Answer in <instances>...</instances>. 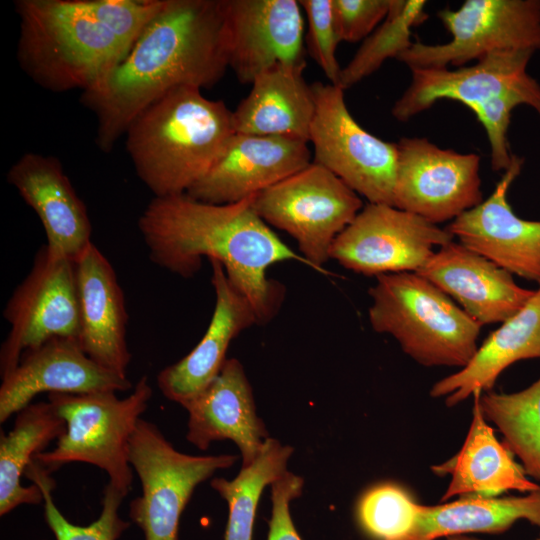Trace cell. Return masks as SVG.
Listing matches in <instances>:
<instances>
[{
	"label": "cell",
	"mask_w": 540,
	"mask_h": 540,
	"mask_svg": "<svg viewBox=\"0 0 540 540\" xmlns=\"http://www.w3.org/2000/svg\"><path fill=\"white\" fill-rule=\"evenodd\" d=\"M131 387L127 376L92 360L77 339L54 338L24 352L16 368L2 378L0 423L31 404L40 393H117Z\"/></svg>",
	"instance_id": "obj_16"
},
{
	"label": "cell",
	"mask_w": 540,
	"mask_h": 540,
	"mask_svg": "<svg viewBox=\"0 0 540 540\" xmlns=\"http://www.w3.org/2000/svg\"><path fill=\"white\" fill-rule=\"evenodd\" d=\"M182 406L188 412L187 440L199 450L231 440L240 450L242 466L256 459L269 437L244 368L235 358L227 359L216 378Z\"/></svg>",
	"instance_id": "obj_21"
},
{
	"label": "cell",
	"mask_w": 540,
	"mask_h": 540,
	"mask_svg": "<svg viewBox=\"0 0 540 540\" xmlns=\"http://www.w3.org/2000/svg\"><path fill=\"white\" fill-rule=\"evenodd\" d=\"M480 391L474 392L472 420L465 442L448 461L432 466L438 475H451L441 501L454 496L497 497L508 491L529 493L540 489L530 480L514 455L495 436L479 404Z\"/></svg>",
	"instance_id": "obj_24"
},
{
	"label": "cell",
	"mask_w": 540,
	"mask_h": 540,
	"mask_svg": "<svg viewBox=\"0 0 540 540\" xmlns=\"http://www.w3.org/2000/svg\"><path fill=\"white\" fill-rule=\"evenodd\" d=\"M164 0H17V60L51 92L92 88L130 52Z\"/></svg>",
	"instance_id": "obj_3"
},
{
	"label": "cell",
	"mask_w": 540,
	"mask_h": 540,
	"mask_svg": "<svg viewBox=\"0 0 540 540\" xmlns=\"http://www.w3.org/2000/svg\"><path fill=\"white\" fill-rule=\"evenodd\" d=\"M362 204L354 190L315 162L255 194L253 201L256 213L291 235L310 268L323 274L334 240L355 219Z\"/></svg>",
	"instance_id": "obj_8"
},
{
	"label": "cell",
	"mask_w": 540,
	"mask_h": 540,
	"mask_svg": "<svg viewBox=\"0 0 540 540\" xmlns=\"http://www.w3.org/2000/svg\"><path fill=\"white\" fill-rule=\"evenodd\" d=\"M479 404L485 419L501 432L504 444L540 485V378L514 393L488 391Z\"/></svg>",
	"instance_id": "obj_30"
},
{
	"label": "cell",
	"mask_w": 540,
	"mask_h": 540,
	"mask_svg": "<svg viewBox=\"0 0 540 540\" xmlns=\"http://www.w3.org/2000/svg\"><path fill=\"white\" fill-rule=\"evenodd\" d=\"M453 241L445 228L387 204L369 203L336 237L330 259L367 276L418 272L434 247Z\"/></svg>",
	"instance_id": "obj_12"
},
{
	"label": "cell",
	"mask_w": 540,
	"mask_h": 540,
	"mask_svg": "<svg viewBox=\"0 0 540 540\" xmlns=\"http://www.w3.org/2000/svg\"><path fill=\"white\" fill-rule=\"evenodd\" d=\"M237 460L232 454L180 452L157 425L141 418L129 444L130 465L142 489L130 503V519L145 540H178L181 515L196 487Z\"/></svg>",
	"instance_id": "obj_7"
},
{
	"label": "cell",
	"mask_w": 540,
	"mask_h": 540,
	"mask_svg": "<svg viewBox=\"0 0 540 540\" xmlns=\"http://www.w3.org/2000/svg\"><path fill=\"white\" fill-rule=\"evenodd\" d=\"M7 181L39 217L51 249L75 260L92 243L87 208L57 157L27 152Z\"/></svg>",
	"instance_id": "obj_22"
},
{
	"label": "cell",
	"mask_w": 540,
	"mask_h": 540,
	"mask_svg": "<svg viewBox=\"0 0 540 540\" xmlns=\"http://www.w3.org/2000/svg\"><path fill=\"white\" fill-rule=\"evenodd\" d=\"M229 67L252 83L277 65H306L304 21L296 0H225Z\"/></svg>",
	"instance_id": "obj_15"
},
{
	"label": "cell",
	"mask_w": 540,
	"mask_h": 540,
	"mask_svg": "<svg viewBox=\"0 0 540 540\" xmlns=\"http://www.w3.org/2000/svg\"><path fill=\"white\" fill-rule=\"evenodd\" d=\"M306 65H277L258 75L233 111L235 132L309 142L315 100L303 77Z\"/></svg>",
	"instance_id": "obj_25"
},
{
	"label": "cell",
	"mask_w": 540,
	"mask_h": 540,
	"mask_svg": "<svg viewBox=\"0 0 540 540\" xmlns=\"http://www.w3.org/2000/svg\"><path fill=\"white\" fill-rule=\"evenodd\" d=\"M294 449L268 437L256 457L242 466L232 480L213 478L211 487L227 502L228 520L224 540H252L259 499L266 486L271 485L287 470Z\"/></svg>",
	"instance_id": "obj_29"
},
{
	"label": "cell",
	"mask_w": 540,
	"mask_h": 540,
	"mask_svg": "<svg viewBox=\"0 0 540 540\" xmlns=\"http://www.w3.org/2000/svg\"><path fill=\"white\" fill-rule=\"evenodd\" d=\"M66 429L63 418L49 402L31 403L18 413L13 428L0 437V515L20 505L43 502L38 485L25 487L21 477L36 455Z\"/></svg>",
	"instance_id": "obj_28"
},
{
	"label": "cell",
	"mask_w": 540,
	"mask_h": 540,
	"mask_svg": "<svg viewBox=\"0 0 540 540\" xmlns=\"http://www.w3.org/2000/svg\"><path fill=\"white\" fill-rule=\"evenodd\" d=\"M426 1L392 0L383 22L369 35L341 70L337 86L343 90L377 71L385 60L395 58L411 45V29L427 18Z\"/></svg>",
	"instance_id": "obj_31"
},
{
	"label": "cell",
	"mask_w": 540,
	"mask_h": 540,
	"mask_svg": "<svg viewBox=\"0 0 540 540\" xmlns=\"http://www.w3.org/2000/svg\"><path fill=\"white\" fill-rule=\"evenodd\" d=\"M315 113L309 142L315 163L325 167L369 203L393 206L397 144L365 130L349 112L344 90L314 82Z\"/></svg>",
	"instance_id": "obj_9"
},
{
	"label": "cell",
	"mask_w": 540,
	"mask_h": 540,
	"mask_svg": "<svg viewBox=\"0 0 540 540\" xmlns=\"http://www.w3.org/2000/svg\"><path fill=\"white\" fill-rule=\"evenodd\" d=\"M369 295L372 328L392 335L419 364L462 369L475 355L482 325L420 274L379 275Z\"/></svg>",
	"instance_id": "obj_5"
},
{
	"label": "cell",
	"mask_w": 540,
	"mask_h": 540,
	"mask_svg": "<svg viewBox=\"0 0 540 540\" xmlns=\"http://www.w3.org/2000/svg\"><path fill=\"white\" fill-rule=\"evenodd\" d=\"M540 527V489L524 496H462L453 502L418 504L415 523L402 540H435L468 533H502L518 520Z\"/></svg>",
	"instance_id": "obj_27"
},
{
	"label": "cell",
	"mask_w": 540,
	"mask_h": 540,
	"mask_svg": "<svg viewBox=\"0 0 540 540\" xmlns=\"http://www.w3.org/2000/svg\"><path fill=\"white\" fill-rule=\"evenodd\" d=\"M43 493L44 517L56 540H118L130 523L119 515V507L125 498L111 484L104 489L99 517L86 526L70 522L56 506L50 472L33 461L25 472Z\"/></svg>",
	"instance_id": "obj_32"
},
{
	"label": "cell",
	"mask_w": 540,
	"mask_h": 540,
	"mask_svg": "<svg viewBox=\"0 0 540 540\" xmlns=\"http://www.w3.org/2000/svg\"><path fill=\"white\" fill-rule=\"evenodd\" d=\"M311 163L305 140L235 132L209 172L186 193L212 204L257 194Z\"/></svg>",
	"instance_id": "obj_17"
},
{
	"label": "cell",
	"mask_w": 540,
	"mask_h": 540,
	"mask_svg": "<svg viewBox=\"0 0 540 540\" xmlns=\"http://www.w3.org/2000/svg\"><path fill=\"white\" fill-rule=\"evenodd\" d=\"M254 197L229 204L203 202L186 192L154 197L138 228L152 262L180 277H193L203 257L219 261L252 306L258 324H265L284 297L283 286L268 279L266 269L289 260L310 265L256 213Z\"/></svg>",
	"instance_id": "obj_2"
},
{
	"label": "cell",
	"mask_w": 540,
	"mask_h": 540,
	"mask_svg": "<svg viewBox=\"0 0 540 540\" xmlns=\"http://www.w3.org/2000/svg\"><path fill=\"white\" fill-rule=\"evenodd\" d=\"M79 308L78 341L96 363L127 376L128 313L114 268L93 242L74 260Z\"/></svg>",
	"instance_id": "obj_20"
},
{
	"label": "cell",
	"mask_w": 540,
	"mask_h": 540,
	"mask_svg": "<svg viewBox=\"0 0 540 540\" xmlns=\"http://www.w3.org/2000/svg\"><path fill=\"white\" fill-rule=\"evenodd\" d=\"M534 52L500 51L471 66L413 68L411 82L394 103L391 113L399 121L429 109L442 99L462 103L470 110L499 96L514 95L540 116V84L527 72Z\"/></svg>",
	"instance_id": "obj_14"
},
{
	"label": "cell",
	"mask_w": 540,
	"mask_h": 540,
	"mask_svg": "<svg viewBox=\"0 0 540 540\" xmlns=\"http://www.w3.org/2000/svg\"><path fill=\"white\" fill-rule=\"evenodd\" d=\"M445 540H482V539L467 536V534H458V535L446 537ZM534 540H540V536Z\"/></svg>",
	"instance_id": "obj_38"
},
{
	"label": "cell",
	"mask_w": 540,
	"mask_h": 540,
	"mask_svg": "<svg viewBox=\"0 0 540 540\" xmlns=\"http://www.w3.org/2000/svg\"><path fill=\"white\" fill-rule=\"evenodd\" d=\"M540 358V285L528 303L504 321L478 347L470 362L458 372L437 381L432 397H444L448 407L476 391H491L498 376L511 364Z\"/></svg>",
	"instance_id": "obj_26"
},
{
	"label": "cell",
	"mask_w": 540,
	"mask_h": 540,
	"mask_svg": "<svg viewBox=\"0 0 540 540\" xmlns=\"http://www.w3.org/2000/svg\"><path fill=\"white\" fill-rule=\"evenodd\" d=\"M418 504L400 486L382 483L360 497L356 517L370 540H402L415 523Z\"/></svg>",
	"instance_id": "obj_33"
},
{
	"label": "cell",
	"mask_w": 540,
	"mask_h": 540,
	"mask_svg": "<svg viewBox=\"0 0 540 540\" xmlns=\"http://www.w3.org/2000/svg\"><path fill=\"white\" fill-rule=\"evenodd\" d=\"M270 486L272 512L267 540H302L290 514V502L301 496L304 479L286 471Z\"/></svg>",
	"instance_id": "obj_37"
},
{
	"label": "cell",
	"mask_w": 540,
	"mask_h": 540,
	"mask_svg": "<svg viewBox=\"0 0 540 540\" xmlns=\"http://www.w3.org/2000/svg\"><path fill=\"white\" fill-rule=\"evenodd\" d=\"M391 1L332 0L334 23L340 42H357L371 35L386 18Z\"/></svg>",
	"instance_id": "obj_36"
},
{
	"label": "cell",
	"mask_w": 540,
	"mask_h": 540,
	"mask_svg": "<svg viewBox=\"0 0 540 540\" xmlns=\"http://www.w3.org/2000/svg\"><path fill=\"white\" fill-rule=\"evenodd\" d=\"M152 394L146 375L125 398L110 391L48 394L66 429L56 446L36 455L34 461L49 472L72 462L94 465L105 471L108 483L126 497L133 481L130 439Z\"/></svg>",
	"instance_id": "obj_6"
},
{
	"label": "cell",
	"mask_w": 540,
	"mask_h": 540,
	"mask_svg": "<svg viewBox=\"0 0 540 540\" xmlns=\"http://www.w3.org/2000/svg\"><path fill=\"white\" fill-rule=\"evenodd\" d=\"M438 17L451 40L412 43L398 61L410 69L462 67L495 52L540 50V0H467Z\"/></svg>",
	"instance_id": "obj_10"
},
{
	"label": "cell",
	"mask_w": 540,
	"mask_h": 540,
	"mask_svg": "<svg viewBox=\"0 0 540 540\" xmlns=\"http://www.w3.org/2000/svg\"><path fill=\"white\" fill-rule=\"evenodd\" d=\"M416 273L456 300L482 326L508 320L535 293L517 285L508 271L453 241L440 247Z\"/></svg>",
	"instance_id": "obj_19"
},
{
	"label": "cell",
	"mask_w": 540,
	"mask_h": 540,
	"mask_svg": "<svg viewBox=\"0 0 540 540\" xmlns=\"http://www.w3.org/2000/svg\"><path fill=\"white\" fill-rule=\"evenodd\" d=\"M200 88H176L129 125L126 149L137 176L162 197L187 192L203 178L235 133L233 111Z\"/></svg>",
	"instance_id": "obj_4"
},
{
	"label": "cell",
	"mask_w": 540,
	"mask_h": 540,
	"mask_svg": "<svg viewBox=\"0 0 540 540\" xmlns=\"http://www.w3.org/2000/svg\"><path fill=\"white\" fill-rule=\"evenodd\" d=\"M216 302L209 326L199 343L178 362L157 375L161 393L184 404L205 389L219 374L231 341L243 330L258 324L248 300L228 279L223 265L209 260Z\"/></svg>",
	"instance_id": "obj_23"
},
{
	"label": "cell",
	"mask_w": 540,
	"mask_h": 540,
	"mask_svg": "<svg viewBox=\"0 0 540 540\" xmlns=\"http://www.w3.org/2000/svg\"><path fill=\"white\" fill-rule=\"evenodd\" d=\"M308 21L306 46L331 84L337 85L342 68L336 58L340 42L333 17L332 0H299Z\"/></svg>",
	"instance_id": "obj_34"
},
{
	"label": "cell",
	"mask_w": 540,
	"mask_h": 540,
	"mask_svg": "<svg viewBox=\"0 0 540 540\" xmlns=\"http://www.w3.org/2000/svg\"><path fill=\"white\" fill-rule=\"evenodd\" d=\"M3 317L10 330L0 349L5 377L27 350L54 338L79 337V308L74 260L47 244L35 254L25 279L8 300Z\"/></svg>",
	"instance_id": "obj_11"
},
{
	"label": "cell",
	"mask_w": 540,
	"mask_h": 540,
	"mask_svg": "<svg viewBox=\"0 0 540 540\" xmlns=\"http://www.w3.org/2000/svg\"><path fill=\"white\" fill-rule=\"evenodd\" d=\"M519 105H525L523 99L514 95H504L471 110L485 129L491 150V167L494 171L505 172L511 165L513 154L509 149L507 132L512 111Z\"/></svg>",
	"instance_id": "obj_35"
},
{
	"label": "cell",
	"mask_w": 540,
	"mask_h": 540,
	"mask_svg": "<svg viewBox=\"0 0 540 540\" xmlns=\"http://www.w3.org/2000/svg\"><path fill=\"white\" fill-rule=\"evenodd\" d=\"M396 144L394 207L437 225L483 201L478 154L443 149L418 137Z\"/></svg>",
	"instance_id": "obj_13"
},
{
	"label": "cell",
	"mask_w": 540,
	"mask_h": 540,
	"mask_svg": "<svg viewBox=\"0 0 540 540\" xmlns=\"http://www.w3.org/2000/svg\"><path fill=\"white\" fill-rule=\"evenodd\" d=\"M523 163V157L513 154L492 194L446 229L498 267L540 285V221L518 217L507 200L508 189Z\"/></svg>",
	"instance_id": "obj_18"
},
{
	"label": "cell",
	"mask_w": 540,
	"mask_h": 540,
	"mask_svg": "<svg viewBox=\"0 0 540 540\" xmlns=\"http://www.w3.org/2000/svg\"><path fill=\"white\" fill-rule=\"evenodd\" d=\"M228 67L225 0H164L123 61L81 94L96 117L98 149L109 153L131 122L168 92L211 88Z\"/></svg>",
	"instance_id": "obj_1"
}]
</instances>
